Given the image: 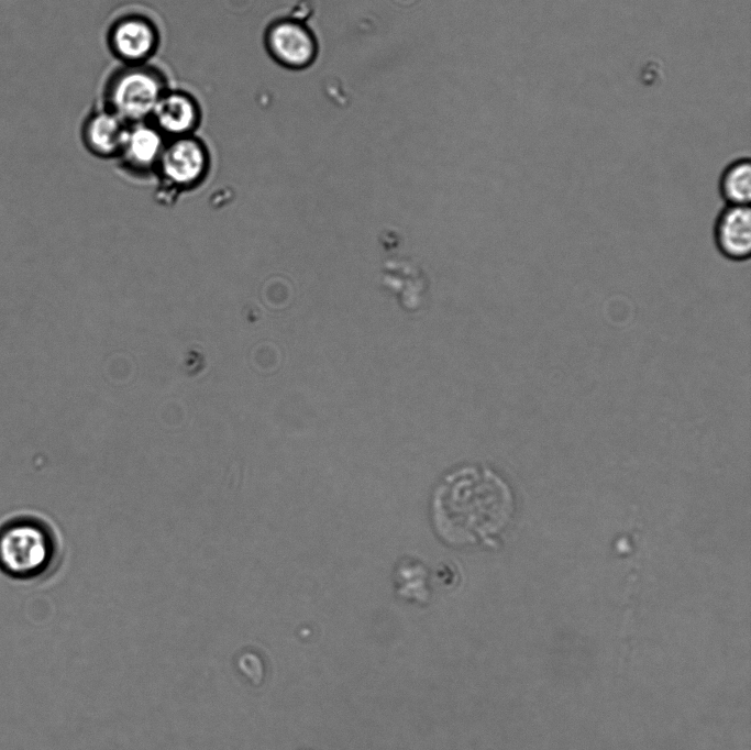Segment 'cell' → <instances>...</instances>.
Masks as SVG:
<instances>
[{
  "mask_svg": "<svg viewBox=\"0 0 751 750\" xmlns=\"http://www.w3.org/2000/svg\"><path fill=\"white\" fill-rule=\"evenodd\" d=\"M512 512L509 486L485 467H464L448 475L432 500L437 531L453 545L495 543Z\"/></svg>",
  "mask_w": 751,
  "mask_h": 750,
  "instance_id": "obj_1",
  "label": "cell"
},
{
  "mask_svg": "<svg viewBox=\"0 0 751 750\" xmlns=\"http://www.w3.org/2000/svg\"><path fill=\"white\" fill-rule=\"evenodd\" d=\"M60 539L35 515H16L0 523V572L12 581L32 582L52 573L60 559Z\"/></svg>",
  "mask_w": 751,
  "mask_h": 750,
  "instance_id": "obj_2",
  "label": "cell"
},
{
  "mask_svg": "<svg viewBox=\"0 0 751 750\" xmlns=\"http://www.w3.org/2000/svg\"><path fill=\"white\" fill-rule=\"evenodd\" d=\"M167 74L150 63L119 64L104 79L101 106L125 123L148 120L156 103L169 88Z\"/></svg>",
  "mask_w": 751,
  "mask_h": 750,
  "instance_id": "obj_3",
  "label": "cell"
},
{
  "mask_svg": "<svg viewBox=\"0 0 751 750\" xmlns=\"http://www.w3.org/2000/svg\"><path fill=\"white\" fill-rule=\"evenodd\" d=\"M211 167L208 144L197 134L168 139L155 176L168 192H181L200 185Z\"/></svg>",
  "mask_w": 751,
  "mask_h": 750,
  "instance_id": "obj_4",
  "label": "cell"
},
{
  "mask_svg": "<svg viewBox=\"0 0 751 750\" xmlns=\"http://www.w3.org/2000/svg\"><path fill=\"white\" fill-rule=\"evenodd\" d=\"M161 43L162 33L156 21L137 11L115 16L106 32L109 53L123 65L150 63Z\"/></svg>",
  "mask_w": 751,
  "mask_h": 750,
  "instance_id": "obj_5",
  "label": "cell"
},
{
  "mask_svg": "<svg viewBox=\"0 0 751 750\" xmlns=\"http://www.w3.org/2000/svg\"><path fill=\"white\" fill-rule=\"evenodd\" d=\"M263 44L267 55L280 67L302 70L318 57L319 45L313 31L295 16H279L265 27Z\"/></svg>",
  "mask_w": 751,
  "mask_h": 750,
  "instance_id": "obj_6",
  "label": "cell"
},
{
  "mask_svg": "<svg viewBox=\"0 0 751 750\" xmlns=\"http://www.w3.org/2000/svg\"><path fill=\"white\" fill-rule=\"evenodd\" d=\"M166 141L167 139L150 120L129 124L115 157L119 167L132 177L145 178L155 175Z\"/></svg>",
  "mask_w": 751,
  "mask_h": 750,
  "instance_id": "obj_7",
  "label": "cell"
},
{
  "mask_svg": "<svg viewBox=\"0 0 751 750\" xmlns=\"http://www.w3.org/2000/svg\"><path fill=\"white\" fill-rule=\"evenodd\" d=\"M197 97L181 88L169 87L153 109L150 122L168 140L196 134L202 122Z\"/></svg>",
  "mask_w": 751,
  "mask_h": 750,
  "instance_id": "obj_8",
  "label": "cell"
},
{
  "mask_svg": "<svg viewBox=\"0 0 751 750\" xmlns=\"http://www.w3.org/2000/svg\"><path fill=\"white\" fill-rule=\"evenodd\" d=\"M713 241L718 253L730 262H746L751 256L750 206L725 205L713 225Z\"/></svg>",
  "mask_w": 751,
  "mask_h": 750,
  "instance_id": "obj_9",
  "label": "cell"
},
{
  "mask_svg": "<svg viewBox=\"0 0 751 750\" xmlns=\"http://www.w3.org/2000/svg\"><path fill=\"white\" fill-rule=\"evenodd\" d=\"M129 124L100 106L86 114L80 125V141L93 156L103 159L117 157Z\"/></svg>",
  "mask_w": 751,
  "mask_h": 750,
  "instance_id": "obj_10",
  "label": "cell"
},
{
  "mask_svg": "<svg viewBox=\"0 0 751 750\" xmlns=\"http://www.w3.org/2000/svg\"><path fill=\"white\" fill-rule=\"evenodd\" d=\"M718 192L725 205H750L751 162L749 157H737L722 168L718 179Z\"/></svg>",
  "mask_w": 751,
  "mask_h": 750,
  "instance_id": "obj_11",
  "label": "cell"
}]
</instances>
